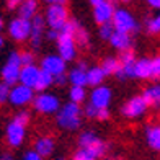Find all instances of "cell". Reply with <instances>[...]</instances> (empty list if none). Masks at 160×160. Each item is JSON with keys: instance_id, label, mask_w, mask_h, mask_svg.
<instances>
[{"instance_id": "cell-1", "label": "cell", "mask_w": 160, "mask_h": 160, "mask_svg": "<svg viewBox=\"0 0 160 160\" xmlns=\"http://www.w3.org/2000/svg\"><path fill=\"white\" fill-rule=\"evenodd\" d=\"M57 113V124L65 131H77L80 128V116H82V110H80V105L74 103V101H69L62 106H59Z\"/></svg>"}, {"instance_id": "cell-2", "label": "cell", "mask_w": 160, "mask_h": 160, "mask_svg": "<svg viewBox=\"0 0 160 160\" xmlns=\"http://www.w3.org/2000/svg\"><path fill=\"white\" fill-rule=\"evenodd\" d=\"M111 23L114 26V30H118V31H124V33H137L139 31V25H137L136 18L126 8H114Z\"/></svg>"}, {"instance_id": "cell-3", "label": "cell", "mask_w": 160, "mask_h": 160, "mask_svg": "<svg viewBox=\"0 0 160 160\" xmlns=\"http://www.w3.org/2000/svg\"><path fill=\"white\" fill-rule=\"evenodd\" d=\"M20 69H21V62H20V52L17 51H12L7 57L5 65L0 70V75L2 80L7 82L8 85H15L18 83V75H20Z\"/></svg>"}, {"instance_id": "cell-4", "label": "cell", "mask_w": 160, "mask_h": 160, "mask_svg": "<svg viewBox=\"0 0 160 160\" xmlns=\"http://www.w3.org/2000/svg\"><path fill=\"white\" fill-rule=\"evenodd\" d=\"M33 97H34V90L23 85V83H20V82L10 87L8 101H10V105L15 106V108H23L26 105H30L33 101Z\"/></svg>"}, {"instance_id": "cell-5", "label": "cell", "mask_w": 160, "mask_h": 160, "mask_svg": "<svg viewBox=\"0 0 160 160\" xmlns=\"http://www.w3.org/2000/svg\"><path fill=\"white\" fill-rule=\"evenodd\" d=\"M33 108L39 114H54L61 106V101L56 95L52 93H44V92H39L38 97H33Z\"/></svg>"}, {"instance_id": "cell-6", "label": "cell", "mask_w": 160, "mask_h": 160, "mask_svg": "<svg viewBox=\"0 0 160 160\" xmlns=\"http://www.w3.org/2000/svg\"><path fill=\"white\" fill-rule=\"evenodd\" d=\"M46 23L49 25V28L54 30H61L65 25V21L69 20L67 15V8L64 3H49L48 10H46Z\"/></svg>"}, {"instance_id": "cell-7", "label": "cell", "mask_w": 160, "mask_h": 160, "mask_svg": "<svg viewBox=\"0 0 160 160\" xmlns=\"http://www.w3.org/2000/svg\"><path fill=\"white\" fill-rule=\"evenodd\" d=\"M30 30H31V21L26 18H15L10 21L8 25V34L12 39H15L18 42H23L30 38Z\"/></svg>"}, {"instance_id": "cell-8", "label": "cell", "mask_w": 160, "mask_h": 160, "mask_svg": "<svg viewBox=\"0 0 160 160\" xmlns=\"http://www.w3.org/2000/svg\"><path fill=\"white\" fill-rule=\"evenodd\" d=\"M106 144L103 141H98L95 144H90V145H83L80 147L75 154H74V158L75 160H97V158H101L105 154H106Z\"/></svg>"}, {"instance_id": "cell-9", "label": "cell", "mask_w": 160, "mask_h": 160, "mask_svg": "<svg viewBox=\"0 0 160 160\" xmlns=\"http://www.w3.org/2000/svg\"><path fill=\"white\" fill-rule=\"evenodd\" d=\"M147 108H149L147 101L144 100L142 95H139V97L131 98L128 103L122 106L121 113H122V116H124V118H128V119H137V118H141V116L147 111Z\"/></svg>"}, {"instance_id": "cell-10", "label": "cell", "mask_w": 160, "mask_h": 160, "mask_svg": "<svg viewBox=\"0 0 160 160\" xmlns=\"http://www.w3.org/2000/svg\"><path fill=\"white\" fill-rule=\"evenodd\" d=\"M25 136H26V126L25 124H20L15 119H12L7 124L5 139H7V144L10 147H20L25 141Z\"/></svg>"}, {"instance_id": "cell-11", "label": "cell", "mask_w": 160, "mask_h": 160, "mask_svg": "<svg viewBox=\"0 0 160 160\" xmlns=\"http://www.w3.org/2000/svg\"><path fill=\"white\" fill-rule=\"evenodd\" d=\"M59 54H49V56H44L41 59V69L49 72L51 75H59V74H64L65 69H67V65Z\"/></svg>"}, {"instance_id": "cell-12", "label": "cell", "mask_w": 160, "mask_h": 160, "mask_svg": "<svg viewBox=\"0 0 160 160\" xmlns=\"http://www.w3.org/2000/svg\"><path fill=\"white\" fill-rule=\"evenodd\" d=\"M31 21V30H30V44L31 48L36 51V49H39L41 46V41H42V33H44V23H46V20L42 18L41 15H33V18L30 20Z\"/></svg>"}, {"instance_id": "cell-13", "label": "cell", "mask_w": 160, "mask_h": 160, "mask_svg": "<svg viewBox=\"0 0 160 160\" xmlns=\"http://www.w3.org/2000/svg\"><path fill=\"white\" fill-rule=\"evenodd\" d=\"M111 88L110 87H105L103 83L93 87L92 95H90V103L95 105L97 108H108L111 103Z\"/></svg>"}, {"instance_id": "cell-14", "label": "cell", "mask_w": 160, "mask_h": 160, "mask_svg": "<svg viewBox=\"0 0 160 160\" xmlns=\"http://www.w3.org/2000/svg\"><path fill=\"white\" fill-rule=\"evenodd\" d=\"M113 12H114V5L110 0H103V2H98L93 5V20H95L97 25L106 23V21H111L113 18Z\"/></svg>"}, {"instance_id": "cell-15", "label": "cell", "mask_w": 160, "mask_h": 160, "mask_svg": "<svg viewBox=\"0 0 160 160\" xmlns=\"http://www.w3.org/2000/svg\"><path fill=\"white\" fill-rule=\"evenodd\" d=\"M39 72H41V67H38V65H34V64L21 65L20 75H18V82L34 90V85H36V82H38V78H39Z\"/></svg>"}, {"instance_id": "cell-16", "label": "cell", "mask_w": 160, "mask_h": 160, "mask_svg": "<svg viewBox=\"0 0 160 160\" xmlns=\"http://www.w3.org/2000/svg\"><path fill=\"white\" fill-rule=\"evenodd\" d=\"M108 41H110L111 46H113L114 49H118V51L132 49V38H131V33H124V31L114 30Z\"/></svg>"}, {"instance_id": "cell-17", "label": "cell", "mask_w": 160, "mask_h": 160, "mask_svg": "<svg viewBox=\"0 0 160 160\" xmlns=\"http://www.w3.org/2000/svg\"><path fill=\"white\" fill-rule=\"evenodd\" d=\"M54 147H56V142H54L52 137H49V136H42V137H39V139L34 142V150L38 152L42 158L52 155Z\"/></svg>"}, {"instance_id": "cell-18", "label": "cell", "mask_w": 160, "mask_h": 160, "mask_svg": "<svg viewBox=\"0 0 160 160\" xmlns=\"http://www.w3.org/2000/svg\"><path fill=\"white\" fill-rule=\"evenodd\" d=\"M145 142L152 150L160 152V124L147 126V129H145Z\"/></svg>"}, {"instance_id": "cell-19", "label": "cell", "mask_w": 160, "mask_h": 160, "mask_svg": "<svg viewBox=\"0 0 160 160\" xmlns=\"http://www.w3.org/2000/svg\"><path fill=\"white\" fill-rule=\"evenodd\" d=\"M38 13V0H21L18 5V17L31 20Z\"/></svg>"}, {"instance_id": "cell-20", "label": "cell", "mask_w": 160, "mask_h": 160, "mask_svg": "<svg viewBox=\"0 0 160 160\" xmlns=\"http://www.w3.org/2000/svg\"><path fill=\"white\" fill-rule=\"evenodd\" d=\"M134 78L139 80H145L150 78V59L147 57H142V59L134 62Z\"/></svg>"}, {"instance_id": "cell-21", "label": "cell", "mask_w": 160, "mask_h": 160, "mask_svg": "<svg viewBox=\"0 0 160 160\" xmlns=\"http://www.w3.org/2000/svg\"><path fill=\"white\" fill-rule=\"evenodd\" d=\"M105 77H106V74L103 72V69H101L100 65L87 69V85H90V87L101 85L103 80H105Z\"/></svg>"}, {"instance_id": "cell-22", "label": "cell", "mask_w": 160, "mask_h": 160, "mask_svg": "<svg viewBox=\"0 0 160 160\" xmlns=\"http://www.w3.org/2000/svg\"><path fill=\"white\" fill-rule=\"evenodd\" d=\"M142 97H144L145 101H147L149 106H157L158 108L160 106V83L147 87V88L144 90Z\"/></svg>"}, {"instance_id": "cell-23", "label": "cell", "mask_w": 160, "mask_h": 160, "mask_svg": "<svg viewBox=\"0 0 160 160\" xmlns=\"http://www.w3.org/2000/svg\"><path fill=\"white\" fill-rule=\"evenodd\" d=\"M67 80L70 85H80V87H87V70H82L80 67H75L69 72Z\"/></svg>"}, {"instance_id": "cell-24", "label": "cell", "mask_w": 160, "mask_h": 160, "mask_svg": "<svg viewBox=\"0 0 160 160\" xmlns=\"http://www.w3.org/2000/svg\"><path fill=\"white\" fill-rule=\"evenodd\" d=\"M52 75L49 74V72H46V70H42L41 69V72H39V78H38V82H36V85H34V92H46L51 85H52Z\"/></svg>"}, {"instance_id": "cell-25", "label": "cell", "mask_w": 160, "mask_h": 160, "mask_svg": "<svg viewBox=\"0 0 160 160\" xmlns=\"http://www.w3.org/2000/svg\"><path fill=\"white\" fill-rule=\"evenodd\" d=\"M85 87H80V85H72V88L69 90V98L70 101H74V103H83L85 101Z\"/></svg>"}, {"instance_id": "cell-26", "label": "cell", "mask_w": 160, "mask_h": 160, "mask_svg": "<svg viewBox=\"0 0 160 160\" xmlns=\"http://www.w3.org/2000/svg\"><path fill=\"white\" fill-rule=\"evenodd\" d=\"M118 65H119V61L116 59V57H106V59L101 62L100 67L103 69V72H105L106 75H113L114 70L118 69Z\"/></svg>"}, {"instance_id": "cell-27", "label": "cell", "mask_w": 160, "mask_h": 160, "mask_svg": "<svg viewBox=\"0 0 160 160\" xmlns=\"http://www.w3.org/2000/svg\"><path fill=\"white\" fill-rule=\"evenodd\" d=\"M74 39H75L77 46H87L88 44V33H87L80 25H77L75 31H74Z\"/></svg>"}, {"instance_id": "cell-28", "label": "cell", "mask_w": 160, "mask_h": 160, "mask_svg": "<svg viewBox=\"0 0 160 160\" xmlns=\"http://www.w3.org/2000/svg\"><path fill=\"white\" fill-rule=\"evenodd\" d=\"M98 136H95L92 132V131H85V132H82L78 136V145L80 147H83V145H90V144H95L98 142Z\"/></svg>"}, {"instance_id": "cell-29", "label": "cell", "mask_w": 160, "mask_h": 160, "mask_svg": "<svg viewBox=\"0 0 160 160\" xmlns=\"http://www.w3.org/2000/svg\"><path fill=\"white\" fill-rule=\"evenodd\" d=\"M145 30H147L150 34L160 33V15H157L154 18H149L147 21H145Z\"/></svg>"}, {"instance_id": "cell-30", "label": "cell", "mask_w": 160, "mask_h": 160, "mask_svg": "<svg viewBox=\"0 0 160 160\" xmlns=\"http://www.w3.org/2000/svg\"><path fill=\"white\" fill-rule=\"evenodd\" d=\"M113 31H114V26H113V23L111 21H106V23H101L100 25V38L101 39H105V41H108L110 39V36L113 34Z\"/></svg>"}, {"instance_id": "cell-31", "label": "cell", "mask_w": 160, "mask_h": 160, "mask_svg": "<svg viewBox=\"0 0 160 160\" xmlns=\"http://www.w3.org/2000/svg\"><path fill=\"white\" fill-rule=\"evenodd\" d=\"M150 78H160V56L150 59Z\"/></svg>"}, {"instance_id": "cell-32", "label": "cell", "mask_w": 160, "mask_h": 160, "mask_svg": "<svg viewBox=\"0 0 160 160\" xmlns=\"http://www.w3.org/2000/svg\"><path fill=\"white\" fill-rule=\"evenodd\" d=\"M10 87L12 85H8L7 82H0V105H3V103H7L8 101V93H10Z\"/></svg>"}, {"instance_id": "cell-33", "label": "cell", "mask_w": 160, "mask_h": 160, "mask_svg": "<svg viewBox=\"0 0 160 160\" xmlns=\"http://www.w3.org/2000/svg\"><path fill=\"white\" fill-rule=\"evenodd\" d=\"M20 62H21V65L34 64V54L30 52V51H21L20 52Z\"/></svg>"}, {"instance_id": "cell-34", "label": "cell", "mask_w": 160, "mask_h": 160, "mask_svg": "<svg viewBox=\"0 0 160 160\" xmlns=\"http://www.w3.org/2000/svg\"><path fill=\"white\" fill-rule=\"evenodd\" d=\"M13 119H15L17 122H20V124L28 126V122H30V113H28V111H18Z\"/></svg>"}, {"instance_id": "cell-35", "label": "cell", "mask_w": 160, "mask_h": 160, "mask_svg": "<svg viewBox=\"0 0 160 160\" xmlns=\"http://www.w3.org/2000/svg\"><path fill=\"white\" fill-rule=\"evenodd\" d=\"M97 113H98V108H97L95 105H92V103L85 105V108H83V114L87 116V118H90V119L97 118Z\"/></svg>"}, {"instance_id": "cell-36", "label": "cell", "mask_w": 160, "mask_h": 160, "mask_svg": "<svg viewBox=\"0 0 160 160\" xmlns=\"http://www.w3.org/2000/svg\"><path fill=\"white\" fill-rule=\"evenodd\" d=\"M67 82H69V80H67L65 72H64V74H59V75H54V78H52V83H56L57 87H64Z\"/></svg>"}, {"instance_id": "cell-37", "label": "cell", "mask_w": 160, "mask_h": 160, "mask_svg": "<svg viewBox=\"0 0 160 160\" xmlns=\"http://www.w3.org/2000/svg\"><path fill=\"white\" fill-rule=\"evenodd\" d=\"M108 118H110V110H108V108H98L97 119H100V121H106Z\"/></svg>"}, {"instance_id": "cell-38", "label": "cell", "mask_w": 160, "mask_h": 160, "mask_svg": "<svg viewBox=\"0 0 160 160\" xmlns=\"http://www.w3.org/2000/svg\"><path fill=\"white\" fill-rule=\"evenodd\" d=\"M23 158H25V160H41L42 157H41L36 150H28V152H25Z\"/></svg>"}, {"instance_id": "cell-39", "label": "cell", "mask_w": 160, "mask_h": 160, "mask_svg": "<svg viewBox=\"0 0 160 160\" xmlns=\"http://www.w3.org/2000/svg\"><path fill=\"white\" fill-rule=\"evenodd\" d=\"M57 36H59V31L54 30V28H49V30L46 31V38H48L49 41H56Z\"/></svg>"}, {"instance_id": "cell-40", "label": "cell", "mask_w": 160, "mask_h": 160, "mask_svg": "<svg viewBox=\"0 0 160 160\" xmlns=\"http://www.w3.org/2000/svg\"><path fill=\"white\" fill-rule=\"evenodd\" d=\"M20 2H21V0H7V8H8V10H15L17 7L20 5Z\"/></svg>"}, {"instance_id": "cell-41", "label": "cell", "mask_w": 160, "mask_h": 160, "mask_svg": "<svg viewBox=\"0 0 160 160\" xmlns=\"http://www.w3.org/2000/svg\"><path fill=\"white\" fill-rule=\"evenodd\" d=\"M152 8H157V10H160V0H145Z\"/></svg>"}, {"instance_id": "cell-42", "label": "cell", "mask_w": 160, "mask_h": 160, "mask_svg": "<svg viewBox=\"0 0 160 160\" xmlns=\"http://www.w3.org/2000/svg\"><path fill=\"white\" fill-rule=\"evenodd\" d=\"M78 67L82 69V70H87V69H88V67H87V62H85V61H80V62H78Z\"/></svg>"}, {"instance_id": "cell-43", "label": "cell", "mask_w": 160, "mask_h": 160, "mask_svg": "<svg viewBox=\"0 0 160 160\" xmlns=\"http://www.w3.org/2000/svg\"><path fill=\"white\" fill-rule=\"evenodd\" d=\"M0 158H2V160H12L13 157H12V154H2V155H0Z\"/></svg>"}, {"instance_id": "cell-44", "label": "cell", "mask_w": 160, "mask_h": 160, "mask_svg": "<svg viewBox=\"0 0 160 160\" xmlns=\"http://www.w3.org/2000/svg\"><path fill=\"white\" fill-rule=\"evenodd\" d=\"M44 2H48V3H64L65 0H44Z\"/></svg>"}, {"instance_id": "cell-45", "label": "cell", "mask_w": 160, "mask_h": 160, "mask_svg": "<svg viewBox=\"0 0 160 160\" xmlns=\"http://www.w3.org/2000/svg\"><path fill=\"white\" fill-rule=\"evenodd\" d=\"M98 2H103V0H90L92 5H95V3H98ZM110 2H114V0H110Z\"/></svg>"}, {"instance_id": "cell-46", "label": "cell", "mask_w": 160, "mask_h": 160, "mask_svg": "<svg viewBox=\"0 0 160 160\" xmlns=\"http://www.w3.org/2000/svg\"><path fill=\"white\" fill-rule=\"evenodd\" d=\"M2 28H3V18L0 17V30H2Z\"/></svg>"}, {"instance_id": "cell-47", "label": "cell", "mask_w": 160, "mask_h": 160, "mask_svg": "<svg viewBox=\"0 0 160 160\" xmlns=\"http://www.w3.org/2000/svg\"><path fill=\"white\" fill-rule=\"evenodd\" d=\"M2 48H3V38L0 36V49H2Z\"/></svg>"}, {"instance_id": "cell-48", "label": "cell", "mask_w": 160, "mask_h": 160, "mask_svg": "<svg viewBox=\"0 0 160 160\" xmlns=\"http://www.w3.org/2000/svg\"><path fill=\"white\" fill-rule=\"evenodd\" d=\"M121 2H124V3H128V2H131V0H121Z\"/></svg>"}]
</instances>
